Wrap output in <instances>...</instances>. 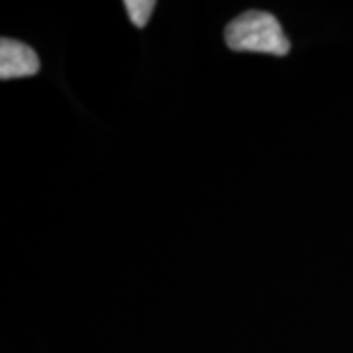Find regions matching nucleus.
I'll return each mask as SVG.
<instances>
[{
	"label": "nucleus",
	"mask_w": 353,
	"mask_h": 353,
	"mask_svg": "<svg viewBox=\"0 0 353 353\" xmlns=\"http://www.w3.org/2000/svg\"><path fill=\"white\" fill-rule=\"evenodd\" d=\"M224 39L232 51L265 53L277 57L290 51V41L285 36L281 22L273 14L263 10H248L234 18L224 30Z\"/></svg>",
	"instance_id": "f257e3e1"
},
{
	"label": "nucleus",
	"mask_w": 353,
	"mask_h": 353,
	"mask_svg": "<svg viewBox=\"0 0 353 353\" xmlns=\"http://www.w3.org/2000/svg\"><path fill=\"white\" fill-rule=\"evenodd\" d=\"M39 57L30 46L12 38L0 39V79H24L39 73Z\"/></svg>",
	"instance_id": "f03ea898"
},
{
	"label": "nucleus",
	"mask_w": 353,
	"mask_h": 353,
	"mask_svg": "<svg viewBox=\"0 0 353 353\" xmlns=\"http://www.w3.org/2000/svg\"><path fill=\"white\" fill-rule=\"evenodd\" d=\"M124 6H126L128 16H130V22L136 28H145V24L152 18L153 10H155L153 0H126Z\"/></svg>",
	"instance_id": "7ed1b4c3"
}]
</instances>
